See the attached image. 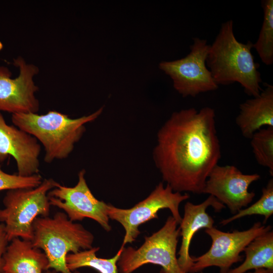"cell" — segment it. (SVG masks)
Wrapping results in <instances>:
<instances>
[{"label": "cell", "instance_id": "4fadbf2b", "mask_svg": "<svg viewBox=\"0 0 273 273\" xmlns=\"http://www.w3.org/2000/svg\"><path fill=\"white\" fill-rule=\"evenodd\" d=\"M41 146L31 134L8 125L0 112V162L12 156L18 174L28 176L38 174Z\"/></svg>", "mask_w": 273, "mask_h": 273}, {"label": "cell", "instance_id": "44dd1931", "mask_svg": "<svg viewBox=\"0 0 273 273\" xmlns=\"http://www.w3.org/2000/svg\"><path fill=\"white\" fill-rule=\"evenodd\" d=\"M273 214V179L269 180L266 186L262 189V195L255 203L238 211L233 216L220 222L222 226L246 216L260 215L264 217V223Z\"/></svg>", "mask_w": 273, "mask_h": 273}, {"label": "cell", "instance_id": "277c9868", "mask_svg": "<svg viewBox=\"0 0 273 273\" xmlns=\"http://www.w3.org/2000/svg\"><path fill=\"white\" fill-rule=\"evenodd\" d=\"M33 235L31 242L47 256L48 269H53L57 272L79 273L67 267V254L93 247V234L82 224L70 220L62 212H58L51 217H37L33 223Z\"/></svg>", "mask_w": 273, "mask_h": 273}, {"label": "cell", "instance_id": "7c38bea8", "mask_svg": "<svg viewBox=\"0 0 273 273\" xmlns=\"http://www.w3.org/2000/svg\"><path fill=\"white\" fill-rule=\"evenodd\" d=\"M260 178L257 173L244 174L234 165L217 164L210 172L202 194L213 196L235 214L252 201L255 194L248 188Z\"/></svg>", "mask_w": 273, "mask_h": 273}, {"label": "cell", "instance_id": "52a82bcc", "mask_svg": "<svg viewBox=\"0 0 273 273\" xmlns=\"http://www.w3.org/2000/svg\"><path fill=\"white\" fill-rule=\"evenodd\" d=\"M189 198L188 194L174 192L169 185L165 187L163 183L160 182L147 198L130 208H119L108 204L107 214L109 219L118 222L125 231L121 247L136 240L141 233L139 230L140 225L158 218V212L160 210L168 209L172 216L179 224L182 219L179 211V205Z\"/></svg>", "mask_w": 273, "mask_h": 273}, {"label": "cell", "instance_id": "8992f818", "mask_svg": "<svg viewBox=\"0 0 273 273\" xmlns=\"http://www.w3.org/2000/svg\"><path fill=\"white\" fill-rule=\"evenodd\" d=\"M177 224L169 216L160 229L145 237V241L139 248L122 247L117 262L119 272L131 273L144 264L152 263L162 267L161 273H187L179 266L176 257L180 236Z\"/></svg>", "mask_w": 273, "mask_h": 273}, {"label": "cell", "instance_id": "5b68a950", "mask_svg": "<svg viewBox=\"0 0 273 273\" xmlns=\"http://www.w3.org/2000/svg\"><path fill=\"white\" fill-rule=\"evenodd\" d=\"M58 183L44 179L31 189L8 190L3 199L4 208L0 209V222L4 223L9 242L14 238L31 241L33 223L39 216H48L51 205L48 192Z\"/></svg>", "mask_w": 273, "mask_h": 273}, {"label": "cell", "instance_id": "9c48e42d", "mask_svg": "<svg viewBox=\"0 0 273 273\" xmlns=\"http://www.w3.org/2000/svg\"><path fill=\"white\" fill-rule=\"evenodd\" d=\"M270 225L265 226L260 222L255 223L249 229L232 232H224L214 226L205 229L212 244L210 249L198 257H192L193 264L189 273H196L210 266H217L220 273H227L232 265L243 260L240 253L257 236L271 230Z\"/></svg>", "mask_w": 273, "mask_h": 273}, {"label": "cell", "instance_id": "30bf717a", "mask_svg": "<svg viewBox=\"0 0 273 273\" xmlns=\"http://www.w3.org/2000/svg\"><path fill=\"white\" fill-rule=\"evenodd\" d=\"M83 169L78 174V182L73 187L58 184L48 193L51 206L64 211L72 221L90 218L97 222L107 232L111 230L107 214L108 204L98 200L89 189Z\"/></svg>", "mask_w": 273, "mask_h": 273}, {"label": "cell", "instance_id": "6da1fadb", "mask_svg": "<svg viewBox=\"0 0 273 273\" xmlns=\"http://www.w3.org/2000/svg\"><path fill=\"white\" fill-rule=\"evenodd\" d=\"M220 148L214 110L190 108L174 112L160 128L153 158L174 192L200 194Z\"/></svg>", "mask_w": 273, "mask_h": 273}, {"label": "cell", "instance_id": "9a60e30c", "mask_svg": "<svg viewBox=\"0 0 273 273\" xmlns=\"http://www.w3.org/2000/svg\"><path fill=\"white\" fill-rule=\"evenodd\" d=\"M236 123L243 136L250 139L263 126L273 127V86L265 84L260 94L239 106Z\"/></svg>", "mask_w": 273, "mask_h": 273}, {"label": "cell", "instance_id": "ffe728a7", "mask_svg": "<svg viewBox=\"0 0 273 273\" xmlns=\"http://www.w3.org/2000/svg\"><path fill=\"white\" fill-rule=\"evenodd\" d=\"M254 156L257 163L268 169L273 176V127L262 128L250 139Z\"/></svg>", "mask_w": 273, "mask_h": 273}, {"label": "cell", "instance_id": "7a4b0ae2", "mask_svg": "<svg viewBox=\"0 0 273 273\" xmlns=\"http://www.w3.org/2000/svg\"><path fill=\"white\" fill-rule=\"evenodd\" d=\"M253 46L250 41L242 43L237 39L232 20L222 23L206 59L207 67L218 85L238 82L249 96L260 94L262 79L252 53Z\"/></svg>", "mask_w": 273, "mask_h": 273}, {"label": "cell", "instance_id": "d6986e66", "mask_svg": "<svg viewBox=\"0 0 273 273\" xmlns=\"http://www.w3.org/2000/svg\"><path fill=\"white\" fill-rule=\"evenodd\" d=\"M263 19L258 39L253 43L261 61L266 65L273 63V1L261 2Z\"/></svg>", "mask_w": 273, "mask_h": 273}, {"label": "cell", "instance_id": "cb8c5ba5", "mask_svg": "<svg viewBox=\"0 0 273 273\" xmlns=\"http://www.w3.org/2000/svg\"><path fill=\"white\" fill-rule=\"evenodd\" d=\"M249 273H273V270L264 268H260L255 269L254 271L251 272H250Z\"/></svg>", "mask_w": 273, "mask_h": 273}, {"label": "cell", "instance_id": "8fae6325", "mask_svg": "<svg viewBox=\"0 0 273 273\" xmlns=\"http://www.w3.org/2000/svg\"><path fill=\"white\" fill-rule=\"evenodd\" d=\"M14 65L19 68V74L11 78L9 69L0 66V111L13 114L37 113L39 102L35 97L38 87L33 77L39 72L38 67L27 63L21 57L14 59Z\"/></svg>", "mask_w": 273, "mask_h": 273}, {"label": "cell", "instance_id": "603a6c76", "mask_svg": "<svg viewBox=\"0 0 273 273\" xmlns=\"http://www.w3.org/2000/svg\"><path fill=\"white\" fill-rule=\"evenodd\" d=\"M9 242L4 223H0V271L3 263V257Z\"/></svg>", "mask_w": 273, "mask_h": 273}, {"label": "cell", "instance_id": "5bb4252c", "mask_svg": "<svg viewBox=\"0 0 273 273\" xmlns=\"http://www.w3.org/2000/svg\"><path fill=\"white\" fill-rule=\"evenodd\" d=\"M216 211H220L225 207L213 196L209 197L203 202L194 204L187 202L184 206V214L179 223L181 243L178 252V263L180 268L188 273L193 265L192 258L190 255V247L195 234L202 229L213 227L214 220L206 212L209 207Z\"/></svg>", "mask_w": 273, "mask_h": 273}, {"label": "cell", "instance_id": "3957f363", "mask_svg": "<svg viewBox=\"0 0 273 273\" xmlns=\"http://www.w3.org/2000/svg\"><path fill=\"white\" fill-rule=\"evenodd\" d=\"M103 108L77 118H71L56 111L41 115L16 113L12 114V121L15 126L34 136L42 145L45 151L44 161L50 163L69 156L75 144L84 133L85 124L95 121Z\"/></svg>", "mask_w": 273, "mask_h": 273}, {"label": "cell", "instance_id": "7402d4cb", "mask_svg": "<svg viewBox=\"0 0 273 273\" xmlns=\"http://www.w3.org/2000/svg\"><path fill=\"white\" fill-rule=\"evenodd\" d=\"M42 178L39 174L28 176H22L15 174L4 172L0 165V191L17 189H31L39 186Z\"/></svg>", "mask_w": 273, "mask_h": 273}, {"label": "cell", "instance_id": "2e32d148", "mask_svg": "<svg viewBox=\"0 0 273 273\" xmlns=\"http://www.w3.org/2000/svg\"><path fill=\"white\" fill-rule=\"evenodd\" d=\"M10 242L3 257L2 273H42L48 270L47 256L31 241L16 238Z\"/></svg>", "mask_w": 273, "mask_h": 273}, {"label": "cell", "instance_id": "484cf974", "mask_svg": "<svg viewBox=\"0 0 273 273\" xmlns=\"http://www.w3.org/2000/svg\"><path fill=\"white\" fill-rule=\"evenodd\" d=\"M0 273H2V272H1V271H0Z\"/></svg>", "mask_w": 273, "mask_h": 273}, {"label": "cell", "instance_id": "ac0fdd59", "mask_svg": "<svg viewBox=\"0 0 273 273\" xmlns=\"http://www.w3.org/2000/svg\"><path fill=\"white\" fill-rule=\"evenodd\" d=\"M99 247H93L76 253H69L66 256V265L68 269L73 271L82 267L95 269L100 273H119L117 263L122 252L120 247L117 253L112 258H102L97 256Z\"/></svg>", "mask_w": 273, "mask_h": 273}, {"label": "cell", "instance_id": "ba28073f", "mask_svg": "<svg viewBox=\"0 0 273 273\" xmlns=\"http://www.w3.org/2000/svg\"><path fill=\"white\" fill-rule=\"evenodd\" d=\"M193 40L185 57L159 64L160 69L172 80L174 89L184 97H195L218 87L206 65L210 45L205 39L194 37Z\"/></svg>", "mask_w": 273, "mask_h": 273}, {"label": "cell", "instance_id": "d4e9b609", "mask_svg": "<svg viewBox=\"0 0 273 273\" xmlns=\"http://www.w3.org/2000/svg\"><path fill=\"white\" fill-rule=\"evenodd\" d=\"M45 273H57V272L55 270H50L49 269H48L46 271Z\"/></svg>", "mask_w": 273, "mask_h": 273}, {"label": "cell", "instance_id": "e0dca14e", "mask_svg": "<svg viewBox=\"0 0 273 273\" xmlns=\"http://www.w3.org/2000/svg\"><path fill=\"white\" fill-rule=\"evenodd\" d=\"M244 251L246 257L244 262L227 273H245L260 268L273 270V231L270 230L257 236Z\"/></svg>", "mask_w": 273, "mask_h": 273}]
</instances>
